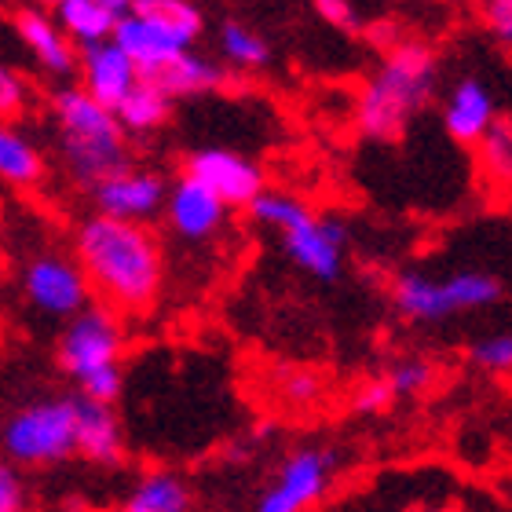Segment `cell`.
Instances as JSON below:
<instances>
[{"mask_svg": "<svg viewBox=\"0 0 512 512\" xmlns=\"http://www.w3.org/2000/svg\"><path fill=\"white\" fill-rule=\"evenodd\" d=\"M480 19H483V30L512 52V0H483Z\"/></svg>", "mask_w": 512, "mask_h": 512, "instance_id": "obj_30", "label": "cell"}, {"mask_svg": "<svg viewBox=\"0 0 512 512\" xmlns=\"http://www.w3.org/2000/svg\"><path fill=\"white\" fill-rule=\"evenodd\" d=\"M480 161L483 172L491 176L498 187H512V125L498 121L480 143Z\"/></svg>", "mask_w": 512, "mask_h": 512, "instance_id": "obj_25", "label": "cell"}, {"mask_svg": "<svg viewBox=\"0 0 512 512\" xmlns=\"http://www.w3.org/2000/svg\"><path fill=\"white\" fill-rule=\"evenodd\" d=\"M502 297V278H494L491 271H450V275L403 271L392 282L395 311L410 322H447L454 315L491 308Z\"/></svg>", "mask_w": 512, "mask_h": 512, "instance_id": "obj_5", "label": "cell"}, {"mask_svg": "<svg viewBox=\"0 0 512 512\" xmlns=\"http://www.w3.org/2000/svg\"><path fill=\"white\" fill-rule=\"evenodd\" d=\"M337 469V454L330 447H297L275 480L260 494L256 512H311L330 491V476Z\"/></svg>", "mask_w": 512, "mask_h": 512, "instance_id": "obj_9", "label": "cell"}, {"mask_svg": "<svg viewBox=\"0 0 512 512\" xmlns=\"http://www.w3.org/2000/svg\"><path fill=\"white\" fill-rule=\"evenodd\" d=\"M395 403V392H392V384H388V377H370V381L355 392L352 406L359 410V414H384L388 406Z\"/></svg>", "mask_w": 512, "mask_h": 512, "instance_id": "obj_31", "label": "cell"}, {"mask_svg": "<svg viewBox=\"0 0 512 512\" xmlns=\"http://www.w3.org/2000/svg\"><path fill=\"white\" fill-rule=\"evenodd\" d=\"M183 176L209 187L227 209H249L264 194L260 165L227 147H198L183 154Z\"/></svg>", "mask_w": 512, "mask_h": 512, "instance_id": "obj_10", "label": "cell"}, {"mask_svg": "<svg viewBox=\"0 0 512 512\" xmlns=\"http://www.w3.org/2000/svg\"><path fill=\"white\" fill-rule=\"evenodd\" d=\"M121 352H125V330H121L118 311H110L99 300L70 322H63L59 341H55V363L74 384L99 370L121 366Z\"/></svg>", "mask_w": 512, "mask_h": 512, "instance_id": "obj_7", "label": "cell"}, {"mask_svg": "<svg viewBox=\"0 0 512 512\" xmlns=\"http://www.w3.org/2000/svg\"><path fill=\"white\" fill-rule=\"evenodd\" d=\"M114 41L125 48V55L136 59V66L143 70V74L154 70V66H161L165 59H172V55L191 52V48H183L172 33L161 30L158 22L143 19V15H136V11H125V15H121Z\"/></svg>", "mask_w": 512, "mask_h": 512, "instance_id": "obj_18", "label": "cell"}, {"mask_svg": "<svg viewBox=\"0 0 512 512\" xmlns=\"http://www.w3.org/2000/svg\"><path fill=\"white\" fill-rule=\"evenodd\" d=\"M33 103V88L30 81L15 70V66H0V114L11 121H19Z\"/></svg>", "mask_w": 512, "mask_h": 512, "instance_id": "obj_28", "label": "cell"}, {"mask_svg": "<svg viewBox=\"0 0 512 512\" xmlns=\"http://www.w3.org/2000/svg\"><path fill=\"white\" fill-rule=\"evenodd\" d=\"M128 11H136V15H143V19H150V22H158L161 30L172 33L183 48H194L205 30V15L194 0H132Z\"/></svg>", "mask_w": 512, "mask_h": 512, "instance_id": "obj_22", "label": "cell"}, {"mask_svg": "<svg viewBox=\"0 0 512 512\" xmlns=\"http://www.w3.org/2000/svg\"><path fill=\"white\" fill-rule=\"evenodd\" d=\"M311 8H315V15H319L322 22H330V26H337V30H344V33L359 30L352 0H311Z\"/></svg>", "mask_w": 512, "mask_h": 512, "instance_id": "obj_33", "label": "cell"}, {"mask_svg": "<svg viewBox=\"0 0 512 512\" xmlns=\"http://www.w3.org/2000/svg\"><path fill=\"white\" fill-rule=\"evenodd\" d=\"M147 85H154L158 92L176 103V99H194V96H205V92H213V88L224 85V66L213 63V59H205L191 48V52H180L165 59L161 66L147 70L143 74Z\"/></svg>", "mask_w": 512, "mask_h": 512, "instance_id": "obj_17", "label": "cell"}, {"mask_svg": "<svg viewBox=\"0 0 512 512\" xmlns=\"http://www.w3.org/2000/svg\"><path fill=\"white\" fill-rule=\"evenodd\" d=\"M0 443L8 461L19 469H48L77 458V392L19 406L4 421Z\"/></svg>", "mask_w": 512, "mask_h": 512, "instance_id": "obj_6", "label": "cell"}, {"mask_svg": "<svg viewBox=\"0 0 512 512\" xmlns=\"http://www.w3.org/2000/svg\"><path fill=\"white\" fill-rule=\"evenodd\" d=\"M480 4H483V0H480Z\"/></svg>", "mask_w": 512, "mask_h": 512, "instance_id": "obj_38", "label": "cell"}, {"mask_svg": "<svg viewBox=\"0 0 512 512\" xmlns=\"http://www.w3.org/2000/svg\"><path fill=\"white\" fill-rule=\"evenodd\" d=\"M315 392H319V381H315L311 374L289 377V384H286V395L293 399V403H308V399H315Z\"/></svg>", "mask_w": 512, "mask_h": 512, "instance_id": "obj_34", "label": "cell"}, {"mask_svg": "<svg viewBox=\"0 0 512 512\" xmlns=\"http://www.w3.org/2000/svg\"><path fill=\"white\" fill-rule=\"evenodd\" d=\"M410 512H447V509H410Z\"/></svg>", "mask_w": 512, "mask_h": 512, "instance_id": "obj_36", "label": "cell"}, {"mask_svg": "<svg viewBox=\"0 0 512 512\" xmlns=\"http://www.w3.org/2000/svg\"><path fill=\"white\" fill-rule=\"evenodd\" d=\"M77 458L99 469H118L125 461V432L114 406L77 395Z\"/></svg>", "mask_w": 512, "mask_h": 512, "instance_id": "obj_16", "label": "cell"}, {"mask_svg": "<svg viewBox=\"0 0 512 512\" xmlns=\"http://www.w3.org/2000/svg\"><path fill=\"white\" fill-rule=\"evenodd\" d=\"M216 52H220V63L231 66V70H260V66L271 63V48L253 26L238 19H224L220 30H216Z\"/></svg>", "mask_w": 512, "mask_h": 512, "instance_id": "obj_23", "label": "cell"}, {"mask_svg": "<svg viewBox=\"0 0 512 512\" xmlns=\"http://www.w3.org/2000/svg\"><path fill=\"white\" fill-rule=\"evenodd\" d=\"M121 388H125L121 366H110V370H99V374L85 377V381L77 384V395H85V399H92V403L114 406L121 399Z\"/></svg>", "mask_w": 512, "mask_h": 512, "instance_id": "obj_29", "label": "cell"}, {"mask_svg": "<svg viewBox=\"0 0 512 512\" xmlns=\"http://www.w3.org/2000/svg\"><path fill=\"white\" fill-rule=\"evenodd\" d=\"M26 505H30V494L19 476V465L4 461L0 465V512H26Z\"/></svg>", "mask_w": 512, "mask_h": 512, "instance_id": "obj_32", "label": "cell"}, {"mask_svg": "<svg viewBox=\"0 0 512 512\" xmlns=\"http://www.w3.org/2000/svg\"><path fill=\"white\" fill-rule=\"evenodd\" d=\"M121 15H125V8H118L114 0H70V4H63V8L55 11L59 26H63L66 37L77 48L114 41Z\"/></svg>", "mask_w": 512, "mask_h": 512, "instance_id": "obj_19", "label": "cell"}, {"mask_svg": "<svg viewBox=\"0 0 512 512\" xmlns=\"http://www.w3.org/2000/svg\"><path fill=\"white\" fill-rule=\"evenodd\" d=\"M30 4H37V8H48V11H59L63 8V4H70V0H30ZM114 4H118V8H132V0H114Z\"/></svg>", "mask_w": 512, "mask_h": 512, "instance_id": "obj_35", "label": "cell"}, {"mask_svg": "<svg viewBox=\"0 0 512 512\" xmlns=\"http://www.w3.org/2000/svg\"><path fill=\"white\" fill-rule=\"evenodd\" d=\"M74 256L92 297L118 315H143L165 289V249L147 224L88 213L74 227Z\"/></svg>", "mask_w": 512, "mask_h": 512, "instance_id": "obj_1", "label": "cell"}, {"mask_svg": "<svg viewBox=\"0 0 512 512\" xmlns=\"http://www.w3.org/2000/svg\"><path fill=\"white\" fill-rule=\"evenodd\" d=\"M19 293L41 319L70 322L92 304V286H88V275L81 271L77 256L52 253V249L33 253L19 267Z\"/></svg>", "mask_w": 512, "mask_h": 512, "instance_id": "obj_8", "label": "cell"}, {"mask_svg": "<svg viewBox=\"0 0 512 512\" xmlns=\"http://www.w3.org/2000/svg\"><path fill=\"white\" fill-rule=\"evenodd\" d=\"M48 121L66 176L92 191L99 180L132 165L128 132L114 110L88 96L81 85H63L48 96Z\"/></svg>", "mask_w": 512, "mask_h": 512, "instance_id": "obj_2", "label": "cell"}, {"mask_svg": "<svg viewBox=\"0 0 512 512\" xmlns=\"http://www.w3.org/2000/svg\"><path fill=\"white\" fill-rule=\"evenodd\" d=\"M469 363L476 366V370H483V374L509 377L512 374V330L487 333L480 341H472Z\"/></svg>", "mask_w": 512, "mask_h": 512, "instance_id": "obj_26", "label": "cell"}, {"mask_svg": "<svg viewBox=\"0 0 512 512\" xmlns=\"http://www.w3.org/2000/svg\"><path fill=\"white\" fill-rule=\"evenodd\" d=\"M494 125H498V107L491 88L480 77H458L443 99V132L458 147H480Z\"/></svg>", "mask_w": 512, "mask_h": 512, "instance_id": "obj_15", "label": "cell"}, {"mask_svg": "<svg viewBox=\"0 0 512 512\" xmlns=\"http://www.w3.org/2000/svg\"><path fill=\"white\" fill-rule=\"evenodd\" d=\"M81 88L88 96L103 103L107 110H118L139 85H143V70L136 66L132 55H125L118 41H103L92 48H81V66H77Z\"/></svg>", "mask_w": 512, "mask_h": 512, "instance_id": "obj_14", "label": "cell"}, {"mask_svg": "<svg viewBox=\"0 0 512 512\" xmlns=\"http://www.w3.org/2000/svg\"><path fill=\"white\" fill-rule=\"evenodd\" d=\"M172 183L158 176L154 169H128L114 172L107 180H99L88 198H92V213L114 216V220H128V224H147L158 213H165Z\"/></svg>", "mask_w": 512, "mask_h": 512, "instance_id": "obj_11", "label": "cell"}, {"mask_svg": "<svg viewBox=\"0 0 512 512\" xmlns=\"http://www.w3.org/2000/svg\"><path fill=\"white\" fill-rule=\"evenodd\" d=\"M194 494L176 472H147L125 494L121 512H191Z\"/></svg>", "mask_w": 512, "mask_h": 512, "instance_id": "obj_21", "label": "cell"}, {"mask_svg": "<svg viewBox=\"0 0 512 512\" xmlns=\"http://www.w3.org/2000/svg\"><path fill=\"white\" fill-rule=\"evenodd\" d=\"M11 30L22 41V48L33 55V63H37L41 74L55 77V81L77 74L81 48L66 37V30L55 19V11L37 8V4H19V8L11 11Z\"/></svg>", "mask_w": 512, "mask_h": 512, "instance_id": "obj_12", "label": "cell"}, {"mask_svg": "<svg viewBox=\"0 0 512 512\" xmlns=\"http://www.w3.org/2000/svg\"><path fill=\"white\" fill-rule=\"evenodd\" d=\"M249 216L260 227L275 231L278 242H282V253L304 275L319 278V282H333L344 271V242H348L344 224L315 216L300 198L286 191H264L249 205Z\"/></svg>", "mask_w": 512, "mask_h": 512, "instance_id": "obj_4", "label": "cell"}, {"mask_svg": "<svg viewBox=\"0 0 512 512\" xmlns=\"http://www.w3.org/2000/svg\"><path fill=\"white\" fill-rule=\"evenodd\" d=\"M114 114H118V121L125 125L128 136H150V132H158L172 118V99L143 81Z\"/></svg>", "mask_w": 512, "mask_h": 512, "instance_id": "obj_24", "label": "cell"}, {"mask_svg": "<svg viewBox=\"0 0 512 512\" xmlns=\"http://www.w3.org/2000/svg\"><path fill=\"white\" fill-rule=\"evenodd\" d=\"M384 377L392 384L395 399H414V395L428 392L436 370H432V363H425V359H399V363H392V370Z\"/></svg>", "mask_w": 512, "mask_h": 512, "instance_id": "obj_27", "label": "cell"}, {"mask_svg": "<svg viewBox=\"0 0 512 512\" xmlns=\"http://www.w3.org/2000/svg\"><path fill=\"white\" fill-rule=\"evenodd\" d=\"M439 63L436 52L421 41H403L388 48L377 70L366 77L355 99V125L359 132L381 143H392L406 132L414 114L428 107L436 92Z\"/></svg>", "mask_w": 512, "mask_h": 512, "instance_id": "obj_3", "label": "cell"}, {"mask_svg": "<svg viewBox=\"0 0 512 512\" xmlns=\"http://www.w3.org/2000/svg\"><path fill=\"white\" fill-rule=\"evenodd\" d=\"M8 4H15V8H19V0H8Z\"/></svg>", "mask_w": 512, "mask_h": 512, "instance_id": "obj_37", "label": "cell"}, {"mask_svg": "<svg viewBox=\"0 0 512 512\" xmlns=\"http://www.w3.org/2000/svg\"><path fill=\"white\" fill-rule=\"evenodd\" d=\"M44 176H48V161H44L41 147L22 128H0V180L15 191H33L44 183Z\"/></svg>", "mask_w": 512, "mask_h": 512, "instance_id": "obj_20", "label": "cell"}, {"mask_svg": "<svg viewBox=\"0 0 512 512\" xmlns=\"http://www.w3.org/2000/svg\"><path fill=\"white\" fill-rule=\"evenodd\" d=\"M227 209L220 198H216L209 187H202L191 176H180L172 183L169 202H165V224L180 242H191V246H202V242H213L227 224Z\"/></svg>", "mask_w": 512, "mask_h": 512, "instance_id": "obj_13", "label": "cell"}]
</instances>
